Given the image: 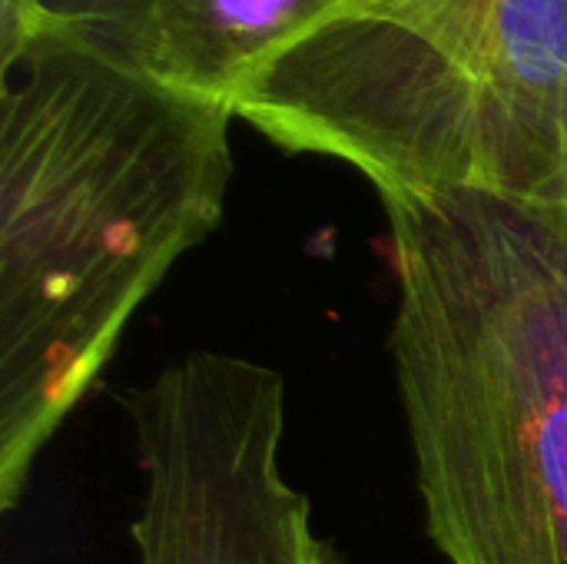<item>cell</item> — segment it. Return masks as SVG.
<instances>
[{
  "label": "cell",
  "instance_id": "cell-1",
  "mask_svg": "<svg viewBox=\"0 0 567 564\" xmlns=\"http://www.w3.org/2000/svg\"><path fill=\"white\" fill-rule=\"evenodd\" d=\"M0 509L173 263L223 219L233 103L80 30L3 40Z\"/></svg>",
  "mask_w": 567,
  "mask_h": 564
},
{
  "label": "cell",
  "instance_id": "cell-2",
  "mask_svg": "<svg viewBox=\"0 0 567 564\" xmlns=\"http://www.w3.org/2000/svg\"><path fill=\"white\" fill-rule=\"evenodd\" d=\"M392 359L449 564H567V206L382 196Z\"/></svg>",
  "mask_w": 567,
  "mask_h": 564
},
{
  "label": "cell",
  "instance_id": "cell-3",
  "mask_svg": "<svg viewBox=\"0 0 567 564\" xmlns=\"http://www.w3.org/2000/svg\"><path fill=\"white\" fill-rule=\"evenodd\" d=\"M379 196L485 189L567 206V0H349L233 100Z\"/></svg>",
  "mask_w": 567,
  "mask_h": 564
},
{
  "label": "cell",
  "instance_id": "cell-4",
  "mask_svg": "<svg viewBox=\"0 0 567 564\" xmlns=\"http://www.w3.org/2000/svg\"><path fill=\"white\" fill-rule=\"evenodd\" d=\"M143 502L140 564H342L282 475L286 379L199 349L126 392Z\"/></svg>",
  "mask_w": 567,
  "mask_h": 564
},
{
  "label": "cell",
  "instance_id": "cell-5",
  "mask_svg": "<svg viewBox=\"0 0 567 564\" xmlns=\"http://www.w3.org/2000/svg\"><path fill=\"white\" fill-rule=\"evenodd\" d=\"M342 3L349 0H150L120 47L156 76L233 103L259 66Z\"/></svg>",
  "mask_w": 567,
  "mask_h": 564
},
{
  "label": "cell",
  "instance_id": "cell-6",
  "mask_svg": "<svg viewBox=\"0 0 567 564\" xmlns=\"http://www.w3.org/2000/svg\"><path fill=\"white\" fill-rule=\"evenodd\" d=\"M150 0H3V40L27 30H80L120 43Z\"/></svg>",
  "mask_w": 567,
  "mask_h": 564
}]
</instances>
